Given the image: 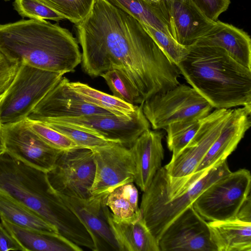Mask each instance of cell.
<instances>
[{"label":"cell","mask_w":251,"mask_h":251,"mask_svg":"<svg viewBox=\"0 0 251 251\" xmlns=\"http://www.w3.org/2000/svg\"><path fill=\"white\" fill-rule=\"evenodd\" d=\"M195 44L221 48L238 63L251 70L250 36L232 25L217 20L209 32Z\"/></svg>","instance_id":"ffe728a7"},{"label":"cell","mask_w":251,"mask_h":251,"mask_svg":"<svg viewBox=\"0 0 251 251\" xmlns=\"http://www.w3.org/2000/svg\"><path fill=\"white\" fill-rule=\"evenodd\" d=\"M0 51L14 63L63 75L74 72L82 59L70 31L45 20L0 25Z\"/></svg>","instance_id":"3957f363"},{"label":"cell","mask_w":251,"mask_h":251,"mask_svg":"<svg viewBox=\"0 0 251 251\" xmlns=\"http://www.w3.org/2000/svg\"><path fill=\"white\" fill-rule=\"evenodd\" d=\"M105 203L119 219L134 220L142 216L138 206V192L133 182L121 185L108 193Z\"/></svg>","instance_id":"484cf974"},{"label":"cell","mask_w":251,"mask_h":251,"mask_svg":"<svg viewBox=\"0 0 251 251\" xmlns=\"http://www.w3.org/2000/svg\"><path fill=\"white\" fill-rule=\"evenodd\" d=\"M13 6L23 18L56 22L64 19L61 15L38 0H15Z\"/></svg>","instance_id":"836d02e7"},{"label":"cell","mask_w":251,"mask_h":251,"mask_svg":"<svg viewBox=\"0 0 251 251\" xmlns=\"http://www.w3.org/2000/svg\"><path fill=\"white\" fill-rule=\"evenodd\" d=\"M69 82L67 78L62 77L27 118L42 121L60 118L112 113L85 102L70 86Z\"/></svg>","instance_id":"9a60e30c"},{"label":"cell","mask_w":251,"mask_h":251,"mask_svg":"<svg viewBox=\"0 0 251 251\" xmlns=\"http://www.w3.org/2000/svg\"><path fill=\"white\" fill-rule=\"evenodd\" d=\"M214 108L191 86L179 84L155 94L142 104L143 113L153 130L184 121L201 120Z\"/></svg>","instance_id":"52a82bcc"},{"label":"cell","mask_w":251,"mask_h":251,"mask_svg":"<svg viewBox=\"0 0 251 251\" xmlns=\"http://www.w3.org/2000/svg\"><path fill=\"white\" fill-rule=\"evenodd\" d=\"M106 0L123 10L141 24L149 25L173 37L168 15L160 7L149 0Z\"/></svg>","instance_id":"d4e9b609"},{"label":"cell","mask_w":251,"mask_h":251,"mask_svg":"<svg viewBox=\"0 0 251 251\" xmlns=\"http://www.w3.org/2000/svg\"><path fill=\"white\" fill-rule=\"evenodd\" d=\"M70 86L86 102L118 115L131 116L139 105L126 102L113 95L96 90L80 82H70Z\"/></svg>","instance_id":"4316f807"},{"label":"cell","mask_w":251,"mask_h":251,"mask_svg":"<svg viewBox=\"0 0 251 251\" xmlns=\"http://www.w3.org/2000/svg\"><path fill=\"white\" fill-rule=\"evenodd\" d=\"M0 218L22 227L61 235L56 227L36 213L1 190Z\"/></svg>","instance_id":"cb8c5ba5"},{"label":"cell","mask_w":251,"mask_h":251,"mask_svg":"<svg viewBox=\"0 0 251 251\" xmlns=\"http://www.w3.org/2000/svg\"><path fill=\"white\" fill-rule=\"evenodd\" d=\"M230 172L225 160L208 169L188 189L170 197L148 187L143 192L139 208L147 226L158 242L172 222L205 189Z\"/></svg>","instance_id":"5b68a950"},{"label":"cell","mask_w":251,"mask_h":251,"mask_svg":"<svg viewBox=\"0 0 251 251\" xmlns=\"http://www.w3.org/2000/svg\"><path fill=\"white\" fill-rule=\"evenodd\" d=\"M152 3L158 6L168 15L167 8L163 0H148Z\"/></svg>","instance_id":"f35d334b"},{"label":"cell","mask_w":251,"mask_h":251,"mask_svg":"<svg viewBox=\"0 0 251 251\" xmlns=\"http://www.w3.org/2000/svg\"><path fill=\"white\" fill-rule=\"evenodd\" d=\"M2 128L5 152L10 156L45 172L53 167L62 150L45 142L25 120L2 125Z\"/></svg>","instance_id":"4fadbf2b"},{"label":"cell","mask_w":251,"mask_h":251,"mask_svg":"<svg viewBox=\"0 0 251 251\" xmlns=\"http://www.w3.org/2000/svg\"><path fill=\"white\" fill-rule=\"evenodd\" d=\"M25 122L45 142L55 149L63 151L78 147L69 138L42 122L28 118Z\"/></svg>","instance_id":"d6a6232c"},{"label":"cell","mask_w":251,"mask_h":251,"mask_svg":"<svg viewBox=\"0 0 251 251\" xmlns=\"http://www.w3.org/2000/svg\"><path fill=\"white\" fill-rule=\"evenodd\" d=\"M5 0V1H8V0Z\"/></svg>","instance_id":"b9f144b4"},{"label":"cell","mask_w":251,"mask_h":251,"mask_svg":"<svg viewBox=\"0 0 251 251\" xmlns=\"http://www.w3.org/2000/svg\"><path fill=\"white\" fill-rule=\"evenodd\" d=\"M63 75L19 64L15 77L0 102L1 124L25 120Z\"/></svg>","instance_id":"8992f818"},{"label":"cell","mask_w":251,"mask_h":251,"mask_svg":"<svg viewBox=\"0 0 251 251\" xmlns=\"http://www.w3.org/2000/svg\"><path fill=\"white\" fill-rule=\"evenodd\" d=\"M177 65L190 85L215 109L251 106V70L223 49L194 44Z\"/></svg>","instance_id":"277c9868"},{"label":"cell","mask_w":251,"mask_h":251,"mask_svg":"<svg viewBox=\"0 0 251 251\" xmlns=\"http://www.w3.org/2000/svg\"><path fill=\"white\" fill-rule=\"evenodd\" d=\"M210 20L216 22L219 16L228 8L230 0H191Z\"/></svg>","instance_id":"e575fe53"},{"label":"cell","mask_w":251,"mask_h":251,"mask_svg":"<svg viewBox=\"0 0 251 251\" xmlns=\"http://www.w3.org/2000/svg\"><path fill=\"white\" fill-rule=\"evenodd\" d=\"M95 174L92 150L77 147L61 151L47 176L50 185L59 194L86 199L92 196L90 190Z\"/></svg>","instance_id":"9c48e42d"},{"label":"cell","mask_w":251,"mask_h":251,"mask_svg":"<svg viewBox=\"0 0 251 251\" xmlns=\"http://www.w3.org/2000/svg\"><path fill=\"white\" fill-rule=\"evenodd\" d=\"M217 251H251V222L236 218L208 222Z\"/></svg>","instance_id":"7402d4cb"},{"label":"cell","mask_w":251,"mask_h":251,"mask_svg":"<svg viewBox=\"0 0 251 251\" xmlns=\"http://www.w3.org/2000/svg\"><path fill=\"white\" fill-rule=\"evenodd\" d=\"M165 4L173 37L182 46L194 45L215 25L191 0H173Z\"/></svg>","instance_id":"e0dca14e"},{"label":"cell","mask_w":251,"mask_h":251,"mask_svg":"<svg viewBox=\"0 0 251 251\" xmlns=\"http://www.w3.org/2000/svg\"><path fill=\"white\" fill-rule=\"evenodd\" d=\"M251 175L245 169L230 172L214 182L192 206L205 221H223L236 217L251 195Z\"/></svg>","instance_id":"ba28073f"},{"label":"cell","mask_w":251,"mask_h":251,"mask_svg":"<svg viewBox=\"0 0 251 251\" xmlns=\"http://www.w3.org/2000/svg\"><path fill=\"white\" fill-rule=\"evenodd\" d=\"M19 64L10 61L0 51V98L6 93L16 74Z\"/></svg>","instance_id":"d590c367"},{"label":"cell","mask_w":251,"mask_h":251,"mask_svg":"<svg viewBox=\"0 0 251 251\" xmlns=\"http://www.w3.org/2000/svg\"><path fill=\"white\" fill-rule=\"evenodd\" d=\"M82 49L81 67L92 77L119 71L143 102L176 86L180 73L132 16L106 0H94L76 24Z\"/></svg>","instance_id":"6da1fadb"},{"label":"cell","mask_w":251,"mask_h":251,"mask_svg":"<svg viewBox=\"0 0 251 251\" xmlns=\"http://www.w3.org/2000/svg\"><path fill=\"white\" fill-rule=\"evenodd\" d=\"M172 0H163V1H164L165 3H167V2H168L169 1H171Z\"/></svg>","instance_id":"ab89813d"},{"label":"cell","mask_w":251,"mask_h":251,"mask_svg":"<svg viewBox=\"0 0 251 251\" xmlns=\"http://www.w3.org/2000/svg\"><path fill=\"white\" fill-rule=\"evenodd\" d=\"M100 76L105 80L114 97L132 104L140 105L143 103L138 92L119 71L110 70Z\"/></svg>","instance_id":"f546056e"},{"label":"cell","mask_w":251,"mask_h":251,"mask_svg":"<svg viewBox=\"0 0 251 251\" xmlns=\"http://www.w3.org/2000/svg\"><path fill=\"white\" fill-rule=\"evenodd\" d=\"M158 245L160 251H217L211 240L208 222L192 205L167 227Z\"/></svg>","instance_id":"5bb4252c"},{"label":"cell","mask_w":251,"mask_h":251,"mask_svg":"<svg viewBox=\"0 0 251 251\" xmlns=\"http://www.w3.org/2000/svg\"><path fill=\"white\" fill-rule=\"evenodd\" d=\"M1 223L25 251H82L83 249L62 236L25 228L0 218Z\"/></svg>","instance_id":"603a6c76"},{"label":"cell","mask_w":251,"mask_h":251,"mask_svg":"<svg viewBox=\"0 0 251 251\" xmlns=\"http://www.w3.org/2000/svg\"><path fill=\"white\" fill-rule=\"evenodd\" d=\"M5 152V141L2 124L0 121V156Z\"/></svg>","instance_id":"74e56055"},{"label":"cell","mask_w":251,"mask_h":251,"mask_svg":"<svg viewBox=\"0 0 251 251\" xmlns=\"http://www.w3.org/2000/svg\"><path fill=\"white\" fill-rule=\"evenodd\" d=\"M251 106L233 108L219 136L214 142L195 172L205 171L226 160L250 128Z\"/></svg>","instance_id":"ac0fdd59"},{"label":"cell","mask_w":251,"mask_h":251,"mask_svg":"<svg viewBox=\"0 0 251 251\" xmlns=\"http://www.w3.org/2000/svg\"><path fill=\"white\" fill-rule=\"evenodd\" d=\"M91 150L95 165L91 195H107L121 185L134 182L135 167L129 148L112 143Z\"/></svg>","instance_id":"8fae6325"},{"label":"cell","mask_w":251,"mask_h":251,"mask_svg":"<svg viewBox=\"0 0 251 251\" xmlns=\"http://www.w3.org/2000/svg\"><path fill=\"white\" fill-rule=\"evenodd\" d=\"M106 219L119 251H160L158 242L147 226L142 216L134 220H123L104 207Z\"/></svg>","instance_id":"44dd1931"},{"label":"cell","mask_w":251,"mask_h":251,"mask_svg":"<svg viewBox=\"0 0 251 251\" xmlns=\"http://www.w3.org/2000/svg\"><path fill=\"white\" fill-rule=\"evenodd\" d=\"M3 97H2L0 98V102L2 98H3Z\"/></svg>","instance_id":"60d3db41"},{"label":"cell","mask_w":251,"mask_h":251,"mask_svg":"<svg viewBox=\"0 0 251 251\" xmlns=\"http://www.w3.org/2000/svg\"><path fill=\"white\" fill-rule=\"evenodd\" d=\"M61 15L64 19L77 24L90 12L94 0H38Z\"/></svg>","instance_id":"f1b7e54d"},{"label":"cell","mask_w":251,"mask_h":251,"mask_svg":"<svg viewBox=\"0 0 251 251\" xmlns=\"http://www.w3.org/2000/svg\"><path fill=\"white\" fill-rule=\"evenodd\" d=\"M25 251L18 241L0 224V251Z\"/></svg>","instance_id":"8d00e7d4"},{"label":"cell","mask_w":251,"mask_h":251,"mask_svg":"<svg viewBox=\"0 0 251 251\" xmlns=\"http://www.w3.org/2000/svg\"><path fill=\"white\" fill-rule=\"evenodd\" d=\"M43 123L65 135L74 141L78 147L93 149L112 143H117L107 140L98 135L65 124L55 122Z\"/></svg>","instance_id":"4dcf8cb0"},{"label":"cell","mask_w":251,"mask_h":251,"mask_svg":"<svg viewBox=\"0 0 251 251\" xmlns=\"http://www.w3.org/2000/svg\"><path fill=\"white\" fill-rule=\"evenodd\" d=\"M202 119L179 122L165 128L167 147L173 153L172 158L176 157L193 138Z\"/></svg>","instance_id":"83f0119b"},{"label":"cell","mask_w":251,"mask_h":251,"mask_svg":"<svg viewBox=\"0 0 251 251\" xmlns=\"http://www.w3.org/2000/svg\"><path fill=\"white\" fill-rule=\"evenodd\" d=\"M163 132L150 129L143 133L129 148L134 161V182L144 192L162 167L164 157Z\"/></svg>","instance_id":"d6986e66"},{"label":"cell","mask_w":251,"mask_h":251,"mask_svg":"<svg viewBox=\"0 0 251 251\" xmlns=\"http://www.w3.org/2000/svg\"><path fill=\"white\" fill-rule=\"evenodd\" d=\"M232 109H216L201 120L197 132L187 145L164 166L169 175L181 177L194 173L219 136Z\"/></svg>","instance_id":"7c38bea8"},{"label":"cell","mask_w":251,"mask_h":251,"mask_svg":"<svg viewBox=\"0 0 251 251\" xmlns=\"http://www.w3.org/2000/svg\"><path fill=\"white\" fill-rule=\"evenodd\" d=\"M0 190L36 213L68 241L95 251L90 232L51 187L47 172L27 165L5 152L0 156Z\"/></svg>","instance_id":"7a4b0ae2"},{"label":"cell","mask_w":251,"mask_h":251,"mask_svg":"<svg viewBox=\"0 0 251 251\" xmlns=\"http://www.w3.org/2000/svg\"><path fill=\"white\" fill-rule=\"evenodd\" d=\"M65 124L98 135L130 148L137 139L150 129L142 104L131 116L113 113L64 117L39 121Z\"/></svg>","instance_id":"30bf717a"},{"label":"cell","mask_w":251,"mask_h":251,"mask_svg":"<svg viewBox=\"0 0 251 251\" xmlns=\"http://www.w3.org/2000/svg\"><path fill=\"white\" fill-rule=\"evenodd\" d=\"M141 25L161 50L176 65L186 57L189 52L188 47L179 44L172 37L161 31L143 24Z\"/></svg>","instance_id":"1f68e13d"},{"label":"cell","mask_w":251,"mask_h":251,"mask_svg":"<svg viewBox=\"0 0 251 251\" xmlns=\"http://www.w3.org/2000/svg\"><path fill=\"white\" fill-rule=\"evenodd\" d=\"M107 195H92L86 199H78L59 194L90 232L95 251H119L104 212Z\"/></svg>","instance_id":"2e32d148"}]
</instances>
